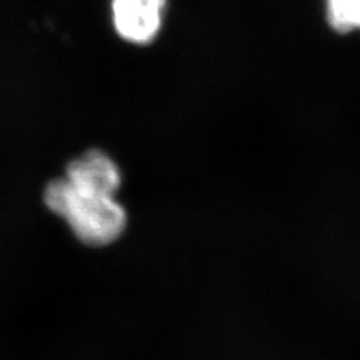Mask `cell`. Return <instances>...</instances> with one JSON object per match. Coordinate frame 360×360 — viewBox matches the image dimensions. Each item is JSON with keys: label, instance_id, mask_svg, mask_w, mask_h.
I'll return each mask as SVG.
<instances>
[{"label": "cell", "instance_id": "6da1fadb", "mask_svg": "<svg viewBox=\"0 0 360 360\" xmlns=\"http://www.w3.org/2000/svg\"><path fill=\"white\" fill-rule=\"evenodd\" d=\"M47 207L70 225L83 243L105 246L115 242L127 227V212L115 197L77 191L66 179H56L44 193Z\"/></svg>", "mask_w": 360, "mask_h": 360}, {"label": "cell", "instance_id": "7a4b0ae2", "mask_svg": "<svg viewBox=\"0 0 360 360\" xmlns=\"http://www.w3.org/2000/svg\"><path fill=\"white\" fill-rule=\"evenodd\" d=\"M167 0H112V22L132 44H149L162 26Z\"/></svg>", "mask_w": 360, "mask_h": 360}, {"label": "cell", "instance_id": "3957f363", "mask_svg": "<svg viewBox=\"0 0 360 360\" xmlns=\"http://www.w3.org/2000/svg\"><path fill=\"white\" fill-rule=\"evenodd\" d=\"M66 182L87 194L115 197L122 184L119 167L101 150H89L66 168Z\"/></svg>", "mask_w": 360, "mask_h": 360}, {"label": "cell", "instance_id": "277c9868", "mask_svg": "<svg viewBox=\"0 0 360 360\" xmlns=\"http://www.w3.org/2000/svg\"><path fill=\"white\" fill-rule=\"evenodd\" d=\"M328 20L340 33L360 29V0H328Z\"/></svg>", "mask_w": 360, "mask_h": 360}]
</instances>
